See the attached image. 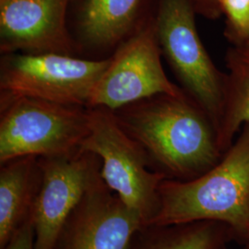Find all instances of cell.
I'll return each mask as SVG.
<instances>
[{
	"mask_svg": "<svg viewBox=\"0 0 249 249\" xmlns=\"http://www.w3.org/2000/svg\"><path fill=\"white\" fill-rule=\"evenodd\" d=\"M116 118L146 152L152 167L169 179L197 178L224 153L213 121L185 92L146 99Z\"/></svg>",
	"mask_w": 249,
	"mask_h": 249,
	"instance_id": "obj_1",
	"label": "cell"
},
{
	"mask_svg": "<svg viewBox=\"0 0 249 249\" xmlns=\"http://www.w3.org/2000/svg\"><path fill=\"white\" fill-rule=\"evenodd\" d=\"M197 221L224 223L235 240L249 243V124L212 169L191 180L160 183L158 212L149 225Z\"/></svg>",
	"mask_w": 249,
	"mask_h": 249,
	"instance_id": "obj_2",
	"label": "cell"
},
{
	"mask_svg": "<svg viewBox=\"0 0 249 249\" xmlns=\"http://www.w3.org/2000/svg\"><path fill=\"white\" fill-rule=\"evenodd\" d=\"M89 133L80 149L102 161L101 176L124 204L151 224L159 208V187L167 177L154 169L141 145L124 130L112 111H88Z\"/></svg>",
	"mask_w": 249,
	"mask_h": 249,
	"instance_id": "obj_3",
	"label": "cell"
},
{
	"mask_svg": "<svg viewBox=\"0 0 249 249\" xmlns=\"http://www.w3.org/2000/svg\"><path fill=\"white\" fill-rule=\"evenodd\" d=\"M196 11L194 0H160L154 26L161 53L187 94L210 117L218 132L225 73L217 69L201 42Z\"/></svg>",
	"mask_w": 249,
	"mask_h": 249,
	"instance_id": "obj_4",
	"label": "cell"
},
{
	"mask_svg": "<svg viewBox=\"0 0 249 249\" xmlns=\"http://www.w3.org/2000/svg\"><path fill=\"white\" fill-rule=\"evenodd\" d=\"M77 107L29 97L1 100L0 163L80 149L89 133V116Z\"/></svg>",
	"mask_w": 249,
	"mask_h": 249,
	"instance_id": "obj_5",
	"label": "cell"
},
{
	"mask_svg": "<svg viewBox=\"0 0 249 249\" xmlns=\"http://www.w3.org/2000/svg\"><path fill=\"white\" fill-rule=\"evenodd\" d=\"M109 62L110 58L87 60L64 53H9L1 65V100L29 97L88 106Z\"/></svg>",
	"mask_w": 249,
	"mask_h": 249,
	"instance_id": "obj_6",
	"label": "cell"
},
{
	"mask_svg": "<svg viewBox=\"0 0 249 249\" xmlns=\"http://www.w3.org/2000/svg\"><path fill=\"white\" fill-rule=\"evenodd\" d=\"M154 20L142 26L110 57L88 106L110 111L160 94L184 93L167 78L160 61Z\"/></svg>",
	"mask_w": 249,
	"mask_h": 249,
	"instance_id": "obj_7",
	"label": "cell"
},
{
	"mask_svg": "<svg viewBox=\"0 0 249 249\" xmlns=\"http://www.w3.org/2000/svg\"><path fill=\"white\" fill-rule=\"evenodd\" d=\"M39 164L41 181L31 216L35 249H53L68 217L101 177L102 161L80 148L62 155L39 157Z\"/></svg>",
	"mask_w": 249,
	"mask_h": 249,
	"instance_id": "obj_8",
	"label": "cell"
},
{
	"mask_svg": "<svg viewBox=\"0 0 249 249\" xmlns=\"http://www.w3.org/2000/svg\"><path fill=\"white\" fill-rule=\"evenodd\" d=\"M143 226L101 176L68 217L53 249H128Z\"/></svg>",
	"mask_w": 249,
	"mask_h": 249,
	"instance_id": "obj_9",
	"label": "cell"
},
{
	"mask_svg": "<svg viewBox=\"0 0 249 249\" xmlns=\"http://www.w3.org/2000/svg\"><path fill=\"white\" fill-rule=\"evenodd\" d=\"M70 0H0V48L9 54H71L73 44L66 26Z\"/></svg>",
	"mask_w": 249,
	"mask_h": 249,
	"instance_id": "obj_10",
	"label": "cell"
},
{
	"mask_svg": "<svg viewBox=\"0 0 249 249\" xmlns=\"http://www.w3.org/2000/svg\"><path fill=\"white\" fill-rule=\"evenodd\" d=\"M40 181L39 157L24 156L1 163L0 249L31 220Z\"/></svg>",
	"mask_w": 249,
	"mask_h": 249,
	"instance_id": "obj_11",
	"label": "cell"
},
{
	"mask_svg": "<svg viewBox=\"0 0 249 249\" xmlns=\"http://www.w3.org/2000/svg\"><path fill=\"white\" fill-rule=\"evenodd\" d=\"M231 229L215 221L168 225H145L136 232L128 249H228Z\"/></svg>",
	"mask_w": 249,
	"mask_h": 249,
	"instance_id": "obj_12",
	"label": "cell"
},
{
	"mask_svg": "<svg viewBox=\"0 0 249 249\" xmlns=\"http://www.w3.org/2000/svg\"><path fill=\"white\" fill-rule=\"evenodd\" d=\"M225 90L223 116L218 129L223 152L245 124H249V47L232 45L225 55Z\"/></svg>",
	"mask_w": 249,
	"mask_h": 249,
	"instance_id": "obj_13",
	"label": "cell"
},
{
	"mask_svg": "<svg viewBox=\"0 0 249 249\" xmlns=\"http://www.w3.org/2000/svg\"><path fill=\"white\" fill-rule=\"evenodd\" d=\"M143 0H84L80 17L83 39L90 45L111 46L134 26Z\"/></svg>",
	"mask_w": 249,
	"mask_h": 249,
	"instance_id": "obj_14",
	"label": "cell"
},
{
	"mask_svg": "<svg viewBox=\"0 0 249 249\" xmlns=\"http://www.w3.org/2000/svg\"><path fill=\"white\" fill-rule=\"evenodd\" d=\"M227 18L225 36L232 45L249 42V0H219Z\"/></svg>",
	"mask_w": 249,
	"mask_h": 249,
	"instance_id": "obj_15",
	"label": "cell"
},
{
	"mask_svg": "<svg viewBox=\"0 0 249 249\" xmlns=\"http://www.w3.org/2000/svg\"><path fill=\"white\" fill-rule=\"evenodd\" d=\"M3 249H35V231L31 220L13 235Z\"/></svg>",
	"mask_w": 249,
	"mask_h": 249,
	"instance_id": "obj_16",
	"label": "cell"
},
{
	"mask_svg": "<svg viewBox=\"0 0 249 249\" xmlns=\"http://www.w3.org/2000/svg\"><path fill=\"white\" fill-rule=\"evenodd\" d=\"M196 11L210 18H217L222 9L219 0H194Z\"/></svg>",
	"mask_w": 249,
	"mask_h": 249,
	"instance_id": "obj_17",
	"label": "cell"
},
{
	"mask_svg": "<svg viewBox=\"0 0 249 249\" xmlns=\"http://www.w3.org/2000/svg\"><path fill=\"white\" fill-rule=\"evenodd\" d=\"M245 247H246V249H249V242L247 244V245H246V246H245Z\"/></svg>",
	"mask_w": 249,
	"mask_h": 249,
	"instance_id": "obj_18",
	"label": "cell"
},
{
	"mask_svg": "<svg viewBox=\"0 0 249 249\" xmlns=\"http://www.w3.org/2000/svg\"><path fill=\"white\" fill-rule=\"evenodd\" d=\"M247 45V46H249V43H248V44H247V45Z\"/></svg>",
	"mask_w": 249,
	"mask_h": 249,
	"instance_id": "obj_19",
	"label": "cell"
}]
</instances>
